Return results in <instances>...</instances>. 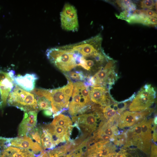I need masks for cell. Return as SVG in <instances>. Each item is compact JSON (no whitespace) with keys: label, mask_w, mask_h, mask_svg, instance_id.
I'll return each mask as SVG.
<instances>
[{"label":"cell","mask_w":157,"mask_h":157,"mask_svg":"<svg viewBox=\"0 0 157 157\" xmlns=\"http://www.w3.org/2000/svg\"><path fill=\"white\" fill-rule=\"evenodd\" d=\"M41 146L44 149H53L57 146L51 134L46 129L41 128Z\"/></svg>","instance_id":"19"},{"label":"cell","mask_w":157,"mask_h":157,"mask_svg":"<svg viewBox=\"0 0 157 157\" xmlns=\"http://www.w3.org/2000/svg\"><path fill=\"white\" fill-rule=\"evenodd\" d=\"M7 102L9 106H15L24 112L39 110L36 96L16 85L10 92Z\"/></svg>","instance_id":"3"},{"label":"cell","mask_w":157,"mask_h":157,"mask_svg":"<svg viewBox=\"0 0 157 157\" xmlns=\"http://www.w3.org/2000/svg\"><path fill=\"white\" fill-rule=\"evenodd\" d=\"M66 157H73L72 154L70 153L67 155Z\"/></svg>","instance_id":"34"},{"label":"cell","mask_w":157,"mask_h":157,"mask_svg":"<svg viewBox=\"0 0 157 157\" xmlns=\"http://www.w3.org/2000/svg\"><path fill=\"white\" fill-rule=\"evenodd\" d=\"M54 117L53 121L51 123L53 124L68 127L73 126L72 120L68 116L60 113Z\"/></svg>","instance_id":"21"},{"label":"cell","mask_w":157,"mask_h":157,"mask_svg":"<svg viewBox=\"0 0 157 157\" xmlns=\"http://www.w3.org/2000/svg\"><path fill=\"white\" fill-rule=\"evenodd\" d=\"M113 157H128V154L125 150L122 149L116 152Z\"/></svg>","instance_id":"28"},{"label":"cell","mask_w":157,"mask_h":157,"mask_svg":"<svg viewBox=\"0 0 157 157\" xmlns=\"http://www.w3.org/2000/svg\"><path fill=\"white\" fill-rule=\"evenodd\" d=\"M53 112L52 109H48L44 110L43 114L45 116H50L53 115Z\"/></svg>","instance_id":"33"},{"label":"cell","mask_w":157,"mask_h":157,"mask_svg":"<svg viewBox=\"0 0 157 157\" xmlns=\"http://www.w3.org/2000/svg\"><path fill=\"white\" fill-rule=\"evenodd\" d=\"M90 92L92 102L103 107L112 104V99L106 87L90 86Z\"/></svg>","instance_id":"14"},{"label":"cell","mask_w":157,"mask_h":157,"mask_svg":"<svg viewBox=\"0 0 157 157\" xmlns=\"http://www.w3.org/2000/svg\"><path fill=\"white\" fill-rule=\"evenodd\" d=\"M156 97V92L149 84L143 86L133 98L129 108L131 112H140L150 107L154 103Z\"/></svg>","instance_id":"7"},{"label":"cell","mask_w":157,"mask_h":157,"mask_svg":"<svg viewBox=\"0 0 157 157\" xmlns=\"http://www.w3.org/2000/svg\"><path fill=\"white\" fill-rule=\"evenodd\" d=\"M65 74L70 78L77 81H85L86 78L83 72L81 71H76L69 72Z\"/></svg>","instance_id":"25"},{"label":"cell","mask_w":157,"mask_h":157,"mask_svg":"<svg viewBox=\"0 0 157 157\" xmlns=\"http://www.w3.org/2000/svg\"><path fill=\"white\" fill-rule=\"evenodd\" d=\"M153 119H147L145 118L141 121V150L144 153L149 154L150 153L151 135L152 124Z\"/></svg>","instance_id":"13"},{"label":"cell","mask_w":157,"mask_h":157,"mask_svg":"<svg viewBox=\"0 0 157 157\" xmlns=\"http://www.w3.org/2000/svg\"><path fill=\"white\" fill-rule=\"evenodd\" d=\"M37 105L39 110L52 109L51 102L44 97H37Z\"/></svg>","instance_id":"23"},{"label":"cell","mask_w":157,"mask_h":157,"mask_svg":"<svg viewBox=\"0 0 157 157\" xmlns=\"http://www.w3.org/2000/svg\"><path fill=\"white\" fill-rule=\"evenodd\" d=\"M42 129L40 127H35L28 134V135L34 141L41 146V134Z\"/></svg>","instance_id":"24"},{"label":"cell","mask_w":157,"mask_h":157,"mask_svg":"<svg viewBox=\"0 0 157 157\" xmlns=\"http://www.w3.org/2000/svg\"><path fill=\"white\" fill-rule=\"evenodd\" d=\"M38 78L36 74L31 73L15 76L14 79L16 85L25 91L31 92L34 89L36 81Z\"/></svg>","instance_id":"16"},{"label":"cell","mask_w":157,"mask_h":157,"mask_svg":"<svg viewBox=\"0 0 157 157\" xmlns=\"http://www.w3.org/2000/svg\"><path fill=\"white\" fill-rule=\"evenodd\" d=\"M74 147L73 144L67 143L64 145L53 149L48 152L49 157H59L65 154L67 151L71 150Z\"/></svg>","instance_id":"20"},{"label":"cell","mask_w":157,"mask_h":157,"mask_svg":"<svg viewBox=\"0 0 157 157\" xmlns=\"http://www.w3.org/2000/svg\"><path fill=\"white\" fill-rule=\"evenodd\" d=\"M157 24V19L156 17H148L146 22L147 26H156Z\"/></svg>","instance_id":"29"},{"label":"cell","mask_w":157,"mask_h":157,"mask_svg":"<svg viewBox=\"0 0 157 157\" xmlns=\"http://www.w3.org/2000/svg\"><path fill=\"white\" fill-rule=\"evenodd\" d=\"M62 28L65 30L76 31L78 28L77 10L75 8L69 3H65L60 13Z\"/></svg>","instance_id":"9"},{"label":"cell","mask_w":157,"mask_h":157,"mask_svg":"<svg viewBox=\"0 0 157 157\" xmlns=\"http://www.w3.org/2000/svg\"><path fill=\"white\" fill-rule=\"evenodd\" d=\"M15 74L13 70L8 72L0 70V109L5 106L8 96L15 85Z\"/></svg>","instance_id":"10"},{"label":"cell","mask_w":157,"mask_h":157,"mask_svg":"<svg viewBox=\"0 0 157 157\" xmlns=\"http://www.w3.org/2000/svg\"><path fill=\"white\" fill-rule=\"evenodd\" d=\"M151 113V110L149 108L140 112L123 111L119 117L117 126L120 128L131 127L142 120Z\"/></svg>","instance_id":"11"},{"label":"cell","mask_w":157,"mask_h":157,"mask_svg":"<svg viewBox=\"0 0 157 157\" xmlns=\"http://www.w3.org/2000/svg\"><path fill=\"white\" fill-rule=\"evenodd\" d=\"M155 5V3L154 1L152 0H142L140 3V6L141 8L149 10L153 9Z\"/></svg>","instance_id":"27"},{"label":"cell","mask_w":157,"mask_h":157,"mask_svg":"<svg viewBox=\"0 0 157 157\" xmlns=\"http://www.w3.org/2000/svg\"><path fill=\"white\" fill-rule=\"evenodd\" d=\"M65 75L67 83L62 87L51 90L36 88L31 91L37 97H44L51 102L53 117L68 108L69 99L73 92V83L70 78Z\"/></svg>","instance_id":"1"},{"label":"cell","mask_w":157,"mask_h":157,"mask_svg":"<svg viewBox=\"0 0 157 157\" xmlns=\"http://www.w3.org/2000/svg\"><path fill=\"white\" fill-rule=\"evenodd\" d=\"M115 62L110 60L104 67L92 76H89L84 82L88 86L105 87L108 88L113 85L118 77L115 71Z\"/></svg>","instance_id":"5"},{"label":"cell","mask_w":157,"mask_h":157,"mask_svg":"<svg viewBox=\"0 0 157 157\" xmlns=\"http://www.w3.org/2000/svg\"><path fill=\"white\" fill-rule=\"evenodd\" d=\"M153 124H154V126L151 128V130L153 131V139L154 142H157V132H156V124H157L154 123L153 121Z\"/></svg>","instance_id":"32"},{"label":"cell","mask_w":157,"mask_h":157,"mask_svg":"<svg viewBox=\"0 0 157 157\" xmlns=\"http://www.w3.org/2000/svg\"><path fill=\"white\" fill-rule=\"evenodd\" d=\"M91 108L92 113H90L88 110L82 114L72 117L73 121L75 122L74 125L88 134L96 130L98 124L97 119L103 117L100 107L93 106Z\"/></svg>","instance_id":"6"},{"label":"cell","mask_w":157,"mask_h":157,"mask_svg":"<svg viewBox=\"0 0 157 157\" xmlns=\"http://www.w3.org/2000/svg\"><path fill=\"white\" fill-rule=\"evenodd\" d=\"M126 134L125 133L117 135L115 136L113 141L115 145L121 146L126 142Z\"/></svg>","instance_id":"26"},{"label":"cell","mask_w":157,"mask_h":157,"mask_svg":"<svg viewBox=\"0 0 157 157\" xmlns=\"http://www.w3.org/2000/svg\"><path fill=\"white\" fill-rule=\"evenodd\" d=\"M35 155L30 150L12 146L3 149L0 157H35Z\"/></svg>","instance_id":"18"},{"label":"cell","mask_w":157,"mask_h":157,"mask_svg":"<svg viewBox=\"0 0 157 157\" xmlns=\"http://www.w3.org/2000/svg\"><path fill=\"white\" fill-rule=\"evenodd\" d=\"M140 122L131 126L127 132L125 147L135 146L141 150Z\"/></svg>","instance_id":"17"},{"label":"cell","mask_w":157,"mask_h":157,"mask_svg":"<svg viewBox=\"0 0 157 157\" xmlns=\"http://www.w3.org/2000/svg\"><path fill=\"white\" fill-rule=\"evenodd\" d=\"M157 146L152 144L151 147L150 157H157Z\"/></svg>","instance_id":"31"},{"label":"cell","mask_w":157,"mask_h":157,"mask_svg":"<svg viewBox=\"0 0 157 157\" xmlns=\"http://www.w3.org/2000/svg\"><path fill=\"white\" fill-rule=\"evenodd\" d=\"M47 57L51 64L63 72H69L76 67L71 53L64 46L48 49Z\"/></svg>","instance_id":"4"},{"label":"cell","mask_w":157,"mask_h":157,"mask_svg":"<svg viewBox=\"0 0 157 157\" xmlns=\"http://www.w3.org/2000/svg\"><path fill=\"white\" fill-rule=\"evenodd\" d=\"M42 127L51 134L57 145L61 142L69 140L73 126H64L55 125L50 123Z\"/></svg>","instance_id":"12"},{"label":"cell","mask_w":157,"mask_h":157,"mask_svg":"<svg viewBox=\"0 0 157 157\" xmlns=\"http://www.w3.org/2000/svg\"><path fill=\"white\" fill-rule=\"evenodd\" d=\"M115 2L124 11L133 12L136 8V4L130 0H117Z\"/></svg>","instance_id":"22"},{"label":"cell","mask_w":157,"mask_h":157,"mask_svg":"<svg viewBox=\"0 0 157 157\" xmlns=\"http://www.w3.org/2000/svg\"><path fill=\"white\" fill-rule=\"evenodd\" d=\"M38 112L35 111L24 112L23 119L18 129L19 137L27 136L29 133L36 126Z\"/></svg>","instance_id":"15"},{"label":"cell","mask_w":157,"mask_h":157,"mask_svg":"<svg viewBox=\"0 0 157 157\" xmlns=\"http://www.w3.org/2000/svg\"><path fill=\"white\" fill-rule=\"evenodd\" d=\"M73 86L72 99L68 108L69 113L72 117L85 112L91 106L89 87L80 81L74 83Z\"/></svg>","instance_id":"2"},{"label":"cell","mask_w":157,"mask_h":157,"mask_svg":"<svg viewBox=\"0 0 157 157\" xmlns=\"http://www.w3.org/2000/svg\"><path fill=\"white\" fill-rule=\"evenodd\" d=\"M144 14L147 16L149 17H157V14L156 12L149 9H142Z\"/></svg>","instance_id":"30"},{"label":"cell","mask_w":157,"mask_h":157,"mask_svg":"<svg viewBox=\"0 0 157 157\" xmlns=\"http://www.w3.org/2000/svg\"><path fill=\"white\" fill-rule=\"evenodd\" d=\"M10 146L28 149L33 152L35 156L43 151L40 145L27 136L9 138L0 137V147L1 149Z\"/></svg>","instance_id":"8"}]
</instances>
